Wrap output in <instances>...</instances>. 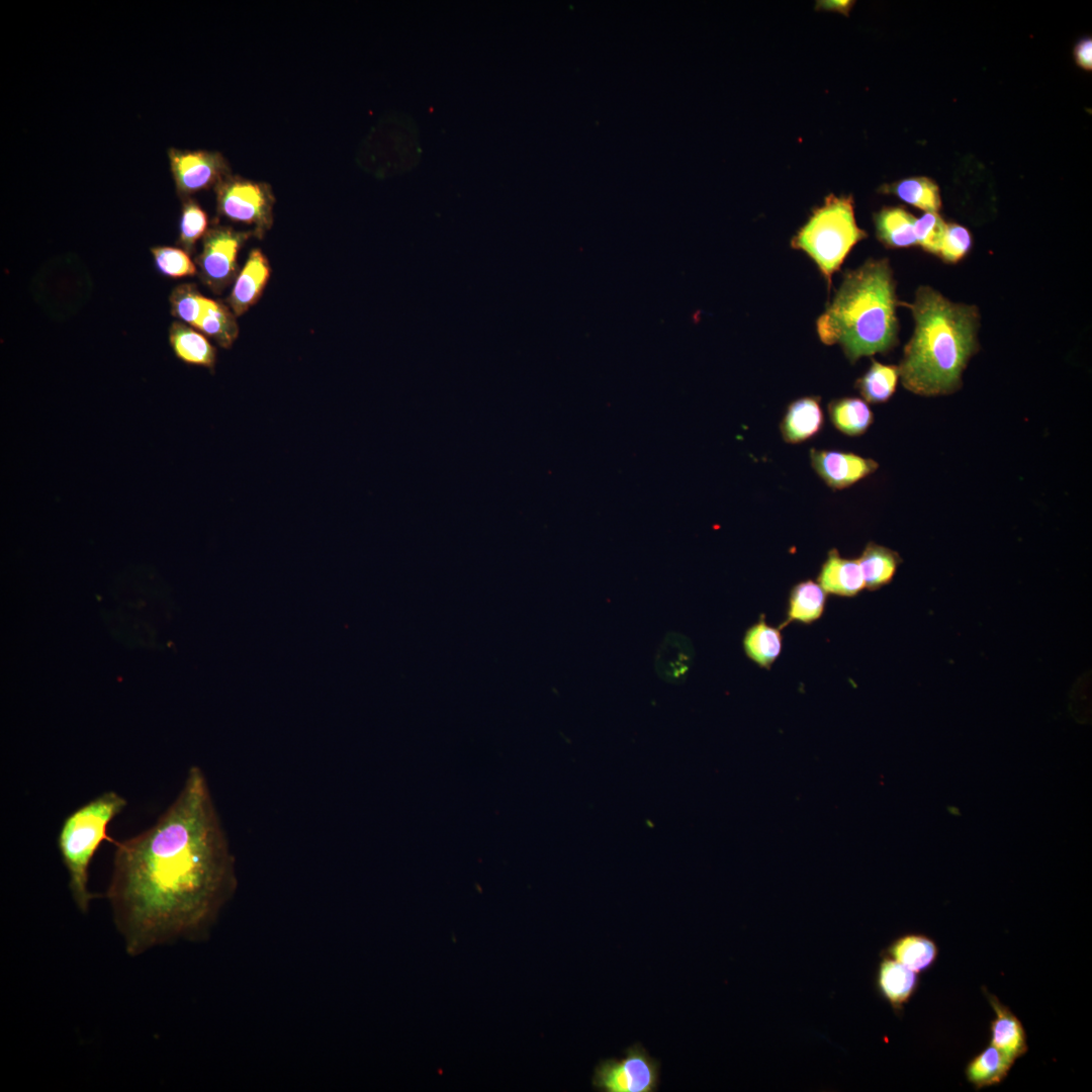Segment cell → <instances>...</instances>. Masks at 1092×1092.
<instances>
[{
  "label": "cell",
  "mask_w": 1092,
  "mask_h": 1092,
  "mask_svg": "<svg viewBox=\"0 0 1092 1092\" xmlns=\"http://www.w3.org/2000/svg\"><path fill=\"white\" fill-rule=\"evenodd\" d=\"M857 560L864 588L872 592L889 584L902 563L898 552L875 542L867 543Z\"/></svg>",
  "instance_id": "cell-19"
},
{
  "label": "cell",
  "mask_w": 1092,
  "mask_h": 1092,
  "mask_svg": "<svg viewBox=\"0 0 1092 1092\" xmlns=\"http://www.w3.org/2000/svg\"><path fill=\"white\" fill-rule=\"evenodd\" d=\"M853 5L849 0H828L817 2V9L835 11L847 15Z\"/></svg>",
  "instance_id": "cell-33"
},
{
  "label": "cell",
  "mask_w": 1092,
  "mask_h": 1092,
  "mask_svg": "<svg viewBox=\"0 0 1092 1092\" xmlns=\"http://www.w3.org/2000/svg\"><path fill=\"white\" fill-rule=\"evenodd\" d=\"M218 212L237 222L254 225L262 237L273 221L274 196L270 186L229 175L216 186Z\"/></svg>",
  "instance_id": "cell-6"
},
{
  "label": "cell",
  "mask_w": 1092,
  "mask_h": 1092,
  "mask_svg": "<svg viewBox=\"0 0 1092 1092\" xmlns=\"http://www.w3.org/2000/svg\"><path fill=\"white\" fill-rule=\"evenodd\" d=\"M938 948L930 937L907 933L896 938L886 949V957L916 973L928 970L936 961Z\"/></svg>",
  "instance_id": "cell-20"
},
{
  "label": "cell",
  "mask_w": 1092,
  "mask_h": 1092,
  "mask_svg": "<svg viewBox=\"0 0 1092 1092\" xmlns=\"http://www.w3.org/2000/svg\"><path fill=\"white\" fill-rule=\"evenodd\" d=\"M916 217L902 206H886L874 215L876 236L887 248L907 249L917 245Z\"/></svg>",
  "instance_id": "cell-16"
},
{
  "label": "cell",
  "mask_w": 1092,
  "mask_h": 1092,
  "mask_svg": "<svg viewBox=\"0 0 1092 1092\" xmlns=\"http://www.w3.org/2000/svg\"><path fill=\"white\" fill-rule=\"evenodd\" d=\"M250 236L220 225L206 232L197 264L202 281L212 291L220 292L235 279L238 253Z\"/></svg>",
  "instance_id": "cell-8"
},
{
  "label": "cell",
  "mask_w": 1092,
  "mask_h": 1092,
  "mask_svg": "<svg viewBox=\"0 0 1092 1092\" xmlns=\"http://www.w3.org/2000/svg\"><path fill=\"white\" fill-rule=\"evenodd\" d=\"M824 422L821 397L802 396L788 404L780 423V432L786 443L797 445L817 436Z\"/></svg>",
  "instance_id": "cell-11"
},
{
  "label": "cell",
  "mask_w": 1092,
  "mask_h": 1092,
  "mask_svg": "<svg viewBox=\"0 0 1092 1092\" xmlns=\"http://www.w3.org/2000/svg\"><path fill=\"white\" fill-rule=\"evenodd\" d=\"M113 845L106 895L130 956L199 925L232 886L229 842L197 765L189 768L177 797L151 827Z\"/></svg>",
  "instance_id": "cell-1"
},
{
  "label": "cell",
  "mask_w": 1092,
  "mask_h": 1092,
  "mask_svg": "<svg viewBox=\"0 0 1092 1092\" xmlns=\"http://www.w3.org/2000/svg\"><path fill=\"white\" fill-rule=\"evenodd\" d=\"M208 225L207 214L194 201L187 200L182 208L180 219L181 245L188 251H192L195 243L206 234Z\"/></svg>",
  "instance_id": "cell-28"
},
{
  "label": "cell",
  "mask_w": 1092,
  "mask_h": 1092,
  "mask_svg": "<svg viewBox=\"0 0 1092 1092\" xmlns=\"http://www.w3.org/2000/svg\"><path fill=\"white\" fill-rule=\"evenodd\" d=\"M828 416L833 427L848 437L863 435L874 422L868 402L859 397H840L829 401Z\"/></svg>",
  "instance_id": "cell-21"
},
{
  "label": "cell",
  "mask_w": 1092,
  "mask_h": 1092,
  "mask_svg": "<svg viewBox=\"0 0 1092 1092\" xmlns=\"http://www.w3.org/2000/svg\"><path fill=\"white\" fill-rule=\"evenodd\" d=\"M868 234L855 220L851 195L829 194L815 208L791 240V247L804 252L817 266L830 292L832 276L852 248Z\"/></svg>",
  "instance_id": "cell-5"
},
{
  "label": "cell",
  "mask_w": 1092,
  "mask_h": 1092,
  "mask_svg": "<svg viewBox=\"0 0 1092 1092\" xmlns=\"http://www.w3.org/2000/svg\"><path fill=\"white\" fill-rule=\"evenodd\" d=\"M126 805L121 795L106 791L73 810L62 822L57 846L68 873L71 896L82 913L95 897L88 890L89 864L103 840L115 841L107 835V827Z\"/></svg>",
  "instance_id": "cell-4"
},
{
  "label": "cell",
  "mask_w": 1092,
  "mask_h": 1092,
  "mask_svg": "<svg viewBox=\"0 0 1092 1092\" xmlns=\"http://www.w3.org/2000/svg\"><path fill=\"white\" fill-rule=\"evenodd\" d=\"M152 253L159 271L166 276L179 278L196 272L195 265L182 249L158 247L154 248Z\"/></svg>",
  "instance_id": "cell-30"
},
{
  "label": "cell",
  "mask_w": 1092,
  "mask_h": 1092,
  "mask_svg": "<svg viewBox=\"0 0 1092 1092\" xmlns=\"http://www.w3.org/2000/svg\"><path fill=\"white\" fill-rule=\"evenodd\" d=\"M196 329L229 349L239 335L236 314L225 304L204 298L203 310Z\"/></svg>",
  "instance_id": "cell-25"
},
{
  "label": "cell",
  "mask_w": 1092,
  "mask_h": 1092,
  "mask_svg": "<svg viewBox=\"0 0 1092 1092\" xmlns=\"http://www.w3.org/2000/svg\"><path fill=\"white\" fill-rule=\"evenodd\" d=\"M809 456L813 470L834 490L852 486L879 467L874 459L848 451L812 448Z\"/></svg>",
  "instance_id": "cell-10"
},
{
  "label": "cell",
  "mask_w": 1092,
  "mask_h": 1092,
  "mask_svg": "<svg viewBox=\"0 0 1092 1092\" xmlns=\"http://www.w3.org/2000/svg\"><path fill=\"white\" fill-rule=\"evenodd\" d=\"M1074 58L1076 64L1086 71L1092 69V39L1091 37H1085L1081 39L1074 48Z\"/></svg>",
  "instance_id": "cell-32"
},
{
  "label": "cell",
  "mask_w": 1092,
  "mask_h": 1092,
  "mask_svg": "<svg viewBox=\"0 0 1092 1092\" xmlns=\"http://www.w3.org/2000/svg\"><path fill=\"white\" fill-rule=\"evenodd\" d=\"M945 229L946 222L938 212H925L915 221L917 245L925 252L938 256Z\"/></svg>",
  "instance_id": "cell-29"
},
{
  "label": "cell",
  "mask_w": 1092,
  "mask_h": 1092,
  "mask_svg": "<svg viewBox=\"0 0 1092 1092\" xmlns=\"http://www.w3.org/2000/svg\"><path fill=\"white\" fill-rule=\"evenodd\" d=\"M170 167L181 196L216 186L230 175L225 159L217 152L170 149Z\"/></svg>",
  "instance_id": "cell-9"
},
{
  "label": "cell",
  "mask_w": 1092,
  "mask_h": 1092,
  "mask_svg": "<svg viewBox=\"0 0 1092 1092\" xmlns=\"http://www.w3.org/2000/svg\"><path fill=\"white\" fill-rule=\"evenodd\" d=\"M984 993L995 1012V1016L990 1023V1044L1015 1063L1018 1058L1024 1056L1028 1051L1026 1032L1022 1022L995 995L987 992L986 989H984Z\"/></svg>",
  "instance_id": "cell-12"
},
{
  "label": "cell",
  "mask_w": 1092,
  "mask_h": 1092,
  "mask_svg": "<svg viewBox=\"0 0 1092 1092\" xmlns=\"http://www.w3.org/2000/svg\"><path fill=\"white\" fill-rule=\"evenodd\" d=\"M973 239L970 231L959 223H946L945 234L940 248V258L950 264L958 263L972 249Z\"/></svg>",
  "instance_id": "cell-31"
},
{
  "label": "cell",
  "mask_w": 1092,
  "mask_h": 1092,
  "mask_svg": "<svg viewBox=\"0 0 1092 1092\" xmlns=\"http://www.w3.org/2000/svg\"><path fill=\"white\" fill-rule=\"evenodd\" d=\"M169 339L178 359L189 365L214 369L216 349L202 334L184 324L174 323Z\"/></svg>",
  "instance_id": "cell-17"
},
{
  "label": "cell",
  "mask_w": 1092,
  "mask_h": 1092,
  "mask_svg": "<svg viewBox=\"0 0 1092 1092\" xmlns=\"http://www.w3.org/2000/svg\"><path fill=\"white\" fill-rule=\"evenodd\" d=\"M1013 1064L998 1049L989 1044L967 1064L966 1078L977 1089L997 1085L1007 1077Z\"/></svg>",
  "instance_id": "cell-24"
},
{
  "label": "cell",
  "mask_w": 1092,
  "mask_h": 1092,
  "mask_svg": "<svg viewBox=\"0 0 1092 1092\" xmlns=\"http://www.w3.org/2000/svg\"><path fill=\"white\" fill-rule=\"evenodd\" d=\"M880 192L893 194L902 201L925 212H938L941 196L938 185L924 176L910 177L883 185Z\"/></svg>",
  "instance_id": "cell-23"
},
{
  "label": "cell",
  "mask_w": 1092,
  "mask_h": 1092,
  "mask_svg": "<svg viewBox=\"0 0 1092 1092\" xmlns=\"http://www.w3.org/2000/svg\"><path fill=\"white\" fill-rule=\"evenodd\" d=\"M826 592L814 580L796 583L789 594L786 620L781 630L792 622L812 624L821 618L826 605Z\"/></svg>",
  "instance_id": "cell-18"
},
{
  "label": "cell",
  "mask_w": 1092,
  "mask_h": 1092,
  "mask_svg": "<svg viewBox=\"0 0 1092 1092\" xmlns=\"http://www.w3.org/2000/svg\"><path fill=\"white\" fill-rule=\"evenodd\" d=\"M899 378L897 365L873 359L869 369L855 381V388L866 402L884 403L895 393Z\"/></svg>",
  "instance_id": "cell-26"
},
{
  "label": "cell",
  "mask_w": 1092,
  "mask_h": 1092,
  "mask_svg": "<svg viewBox=\"0 0 1092 1092\" xmlns=\"http://www.w3.org/2000/svg\"><path fill=\"white\" fill-rule=\"evenodd\" d=\"M270 277V265L260 250H252L238 275L229 304L236 315H242L261 297Z\"/></svg>",
  "instance_id": "cell-13"
},
{
  "label": "cell",
  "mask_w": 1092,
  "mask_h": 1092,
  "mask_svg": "<svg viewBox=\"0 0 1092 1092\" xmlns=\"http://www.w3.org/2000/svg\"><path fill=\"white\" fill-rule=\"evenodd\" d=\"M908 307L914 332L898 365L902 385L921 396L950 394L979 350L980 313L976 305L956 303L930 286L917 288Z\"/></svg>",
  "instance_id": "cell-2"
},
{
  "label": "cell",
  "mask_w": 1092,
  "mask_h": 1092,
  "mask_svg": "<svg viewBox=\"0 0 1092 1092\" xmlns=\"http://www.w3.org/2000/svg\"><path fill=\"white\" fill-rule=\"evenodd\" d=\"M782 642L781 629L768 625L761 615L759 620L746 630L743 648L754 663L769 669L781 654Z\"/></svg>",
  "instance_id": "cell-22"
},
{
  "label": "cell",
  "mask_w": 1092,
  "mask_h": 1092,
  "mask_svg": "<svg viewBox=\"0 0 1092 1092\" xmlns=\"http://www.w3.org/2000/svg\"><path fill=\"white\" fill-rule=\"evenodd\" d=\"M817 580L826 594L840 597H854L864 588L857 558H844L836 548L828 551Z\"/></svg>",
  "instance_id": "cell-14"
},
{
  "label": "cell",
  "mask_w": 1092,
  "mask_h": 1092,
  "mask_svg": "<svg viewBox=\"0 0 1092 1092\" xmlns=\"http://www.w3.org/2000/svg\"><path fill=\"white\" fill-rule=\"evenodd\" d=\"M900 301L888 259H869L844 271L834 297L816 321L819 340L839 345L854 364L861 357L887 354L898 344Z\"/></svg>",
  "instance_id": "cell-3"
},
{
  "label": "cell",
  "mask_w": 1092,
  "mask_h": 1092,
  "mask_svg": "<svg viewBox=\"0 0 1092 1092\" xmlns=\"http://www.w3.org/2000/svg\"><path fill=\"white\" fill-rule=\"evenodd\" d=\"M660 1083V1063L639 1042L620 1059L602 1060L595 1068L593 1088L600 1092H655Z\"/></svg>",
  "instance_id": "cell-7"
},
{
  "label": "cell",
  "mask_w": 1092,
  "mask_h": 1092,
  "mask_svg": "<svg viewBox=\"0 0 1092 1092\" xmlns=\"http://www.w3.org/2000/svg\"><path fill=\"white\" fill-rule=\"evenodd\" d=\"M204 298L194 285H180L173 290L170 297L172 312L179 320L196 328L203 310Z\"/></svg>",
  "instance_id": "cell-27"
},
{
  "label": "cell",
  "mask_w": 1092,
  "mask_h": 1092,
  "mask_svg": "<svg viewBox=\"0 0 1092 1092\" xmlns=\"http://www.w3.org/2000/svg\"><path fill=\"white\" fill-rule=\"evenodd\" d=\"M918 973L895 960L884 957L879 964L877 987L883 998L895 1010H901L916 992Z\"/></svg>",
  "instance_id": "cell-15"
}]
</instances>
